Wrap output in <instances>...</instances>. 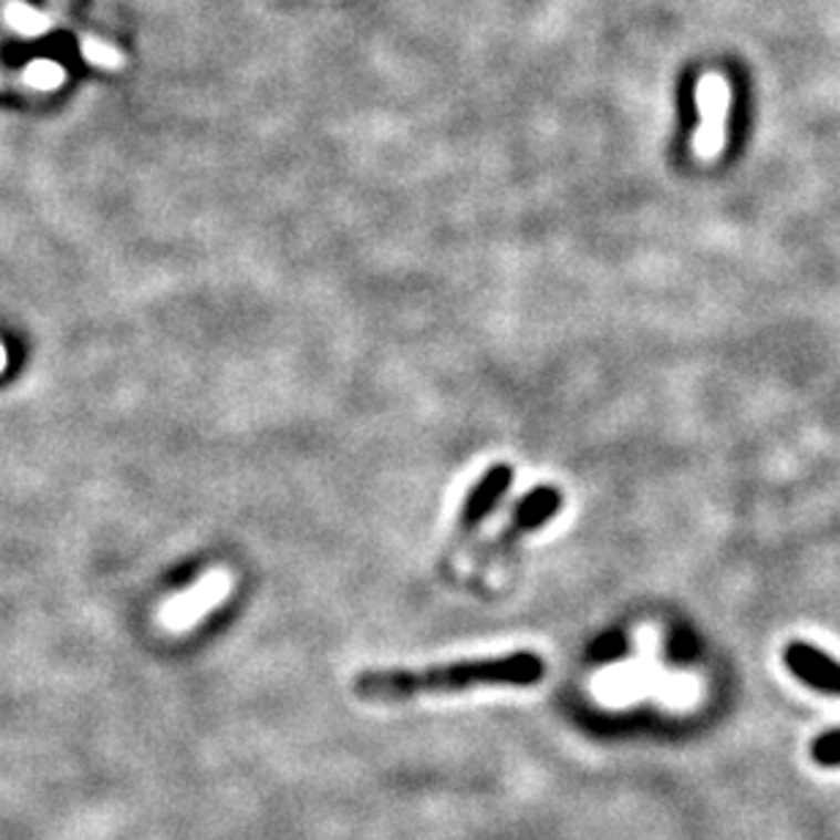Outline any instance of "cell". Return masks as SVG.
<instances>
[{"mask_svg":"<svg viewBox=\"0 0 840 840\" xmlns=\"http://www.w3.org/2000/svg\"><path fill=\"white\" fill-rule=\"evenodd\" d=\"M80 55L82 61L96 69H104V72H123L126 69V55L115 44L91 37V33H82L80 37Z\"/></svg>","mask_w":840,"mask_h":840,"instance_id":"8","label":"cell"},{"mask_svg":"<svg viewBox=\"0 0 840 840\" xmlns=\"http://www.w3.org/2000/svg\"><path fill=\"white\" fill-rule=\"evenodd\" d=\"M816 759L821 764H840V732L827 734L816 743Z\"/></svg>","mask_w":840,"mask_h":840,"instance_id":"9","label":"cell"},{"mask_svg":"<svg viewBox=\"0 0 840 840\" xmlns=\"http://www.w3.org/2000/svg\"><path fill=\"white\" fill-rule=\"evenodd\" d=\"M229 590H232V575L221 571V568L219 571H210L203 581H197L191 590L173 598V601L162 609V622L169 631H189V628L197 625L210 609L225 601Z\"/></svg>","mask_w":840,"mask_h":840,"instance_id":"3","label":"cell"},{"mask_svg":"<svg viewBox=\"0 0 840 840\" xmlns=\"http://www.w3.org/2000/svg\"><path fill=\"white\" fill-rule=\"evenodd\" d=\"M510 480H514V469L508 464H497L489 473L480 475V480L473 486V491L462 502V510H458V532L475 530L491 514L499 497L508 491Z\"/></svg>","mask_w":840,"mask_h":840,"instance_id":"5","label":"cell"},{"mask_svg":"<svg viewBox=\"0 0 840 840\" xmlns=\"http://www.w3.org/2000/svg\"><path fill=\"white\" fill-rule=\"evenodd\" d=\"M786 663L797 677L821 691L840 693V663L830 661L825 652L808 647V644H791L786 650Z\"/></svg>","mask_w":840,"mask_h":840,"instance_id":"6","label":"cell"},{"mask_svg":"<svg viewBox=\"0 0 840 840\" xmlns=\"http://www.w3.org/2000/svg\"><path fill=\"white\" fill-rule=\"evenodd\" d=\"M3 22L22 39H39L55 28V17L50 11H41L37 6H28L22 0H11L3 9Z\"/></svg>","mask_w":840,"mask_h":840,"instance_id":"7","label":"cell"},{"mask_svg":"<svg viewBox=\"0 0 840 840\" xmlns=\"http://www.w3.org/2000/svg\"><path fill=\"white\" fill-rule=\"evenodd\" d=\"M560 502H562L560 491L551 489V486H540V489H535L532 495H527L519 505H516V510L510 514V519L505 521V527L499 530L495 543L489 546V551L505 549V546L516 543L521 535L538 530L543 521H549L551 516L560 510Z\"/></svg>","mask_w":840,"mask_h":840,"instance_id":"4","label":"cell"},{"mask_svg":"<svg viewBox=\"0 0 840 840\" xmlns=\"http://www.w3.org/2000/svg\"><path fill=\"white\" fill-rule=\"evenodd\" d=\"M546 674L543 657L535 652L469 657L426 668H372L352 680L355 696L366 702H407L418 696L462 693L475 687H530Z\"/></svg>","mask_w":840,"mask_h":840,"instance_id":"1","label":"cell"},{"mask_svg":"<svg viewBox=\"0 0 840 840\" xmlns=\"http://www.w3.org/2000/svg\"><path fill=\"white\" fill-rule=\"evenodd\" d=\"M698 126L693 132V153L702 162H713L726 148L728 113H732V82L724 74L707 72L696 82Z\"/></svg>","mask_w":840,"mask_h":840,"instance_id":"2","label":"cell"},{"mask_svg":"<svg viewBox=\"0 0 840 840\" xmlns=\"http://www.w3.org/2000/svg\"><path fill=\"white\" fill-rule=\"evenodd\" d=\"M6 361H9V357H6V350H3V346H0V372H3V369H6Z\"/></svg>","mask_w":840,"mask_h":840,"instance_id":"10","label":"cell"}]
</instances>
